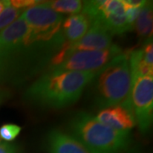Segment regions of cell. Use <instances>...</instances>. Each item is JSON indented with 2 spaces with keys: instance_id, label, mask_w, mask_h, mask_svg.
<instances>
[{
  "instance_id": "cell-4",
  "label": "cell",
  "mask_w": 153,
  "mask_h": 153,
  "mask_svg": "<svg viewBox=\"0 0 153 153\" xmlns=\"http://www.w3.org/2000/svg\"><path fill=\"white\" fill-rule=\"evenodd\" d=\"M70 128L90 153H122L130 142V132L112 129L86 111L74 115Z\"/></svg>"
},
{
  "instance_id": "cell-10",
  "label": "cell",
  "mask_w": 153,
  "mask_h": 153,
  "mask_svg": "<svg viewBox=\"0 0 153 153\" xmlns=\"http://www.w3.org/2000/svg\"><path fill=\"white\" fill-rule=\"evenodd\" d=\"M47 144L49 153H90L75 137L58 129L49 132Z\"/></svg>"
},
{
  "instance_id": "cell-3",
  "label": "cell",
  "mask_w": 153,
  "mask_h": 153,
  "mask_svg": "<svg viewBox=\"0 0 153 153\" xmlns=\"http://www.w3.org/2000/svg\"><path fill=\"white\" fill-rule=\"evenodd\" d=\"M129 54L122 52L96 73L94 79V104L98 108L123 105L133 111Z\"/></svg>"
},
{
  "instance_id": "cell-8",
  "label": "cell",
  "mask_w": 153,
  "mask_h": 153,
  "mask_svg": "<svg viewBox=\"0 0 153 153\" xmlns=\"http://www.w3.org/2000/svg\"><path fill=\"white\" fill-rule=\"evenodd\" d=\"M111 34L98 22H92L86 34L80 40L71 43L73 51H95L105 50L111 47Z\"/></svg>"
},
{
  "instance_id": "cell-2",
  "label": "cell",
  "mask_w": 153,
  "mask_h": 153,
  "mask_svg": "<svg viewBox=\"0 0 153 153\" xmlns=\"http://www.w3.org/2000/svg\"><path fill=\"white\" fill-rule=\"evenodd\" d=\"M97 72L48 71L27 88L24 99L46 108H63L76 102Z\"/></svg>"
},
{
  "instance_id": "cell-19",
  "label": "cell",
  "mask_w": 153,
  "mask_h": 153,
  "mask_svg": "<svg viewBox=\"0 0 153 153\" xmlns=\"http://www.w3.org/2000/svg\"><path fill=\"white\" fill-rule=\"evenodd\" d=\"M8 3H9V1H6V0L0 1V14L5 9L6 6L8 5Z\"/></svg>"
},
{
  "instance_id": "cell-13",
  "label": "cell",
  "mask_w": 153,
  "mask_h": 153,
  "mask_svg": "<svg viewBox=\"0 0 153 153\" xmlns=\"http://www.w3.org/2000/svg\"><path fill=\"white\" fill-rule=\"evenodd\" d=\"M52 10L57 13L76 15L82 11V2L80 0H55L47 2Z\"/></svg>"
},
{
  "instance_id": "cell-1",
  "label": "cell",
  "mask_w": 153,
  "mask_h": 153,
  "mask_svg": "<svg viewBox=\"0 0 153 153\" xmlns=\"http://www.w3.org/2000/svg\"><path fill=\"white\" fill-rule=\"evenodd\" d=\"M66 41L55 35L35 33L20 16L0 31V82L20 83L50 62Z\"/></svg>"
},
{
  "instance_id": "cell-9",
  "label": "cell",
  "mask_w": 153,
  "mask_h": 153,
  "mask_svg": "<svg viewBox=\"0 0 153 153\" xmlns=\"http://www.w3.org/2000/svg\"><path fill=\"white\" fill-rule=\"evenodd\" d=\"M95 117L102 124L117 131L129 132L136 125L133 111L123 105L101 109Z\"/></svg>"
},
{
  "instance_id": "cell-21",
  "label": "cell",
  "mask_w": 153,
  "mask_h": 153,
  "mask_svg": "<svg viewBox=\"0 0 153 153\" xmlns=\"http://www.w3.org/2000/svg\"><path fill=\"white\" fill-rule=\"evenodd\" d=\"M0 141H1V140H0Z\"/></svg>"
},
{
  "instance_id": "cell-11",
  "label": "cell",
  "mask_w": 153,
  "mask_h": 153,
  "mask_svg": "<svg viewBox=\"0 0 153 153\" xmlns=\"http://www.w3.org/2000/svg\"><path fill=\"white\" fill-rule=\"evenodd\" d=\"M92 22L84 14L72 15L62 23L61 33L63 38L68 43H75L86 34Z\"/></svg>"
},
{
  "instance_id": "cell-14",
  "label": "cell",
  "mask_w": 153,
  "mask_h": 153,
  "mask_svg": "<svg viewBox=\"0 0 153 153\" xmlns=\"http://www.w3.org/2000/svg\"><path fill=\"white\" fill-rule=\"evenodd\" d=\"M22 11L13 8L8 3V5L6 6L5 9L0 14V31L7 27L11 23L17 20Z\"/></svg>"
},
{
  "instance_id": "cell-7",
  "label": "cell",
  "mask_w": 153,
  "mask_h": 153,
  "mask_svg": "<svg viewBox=\"0 0 153 153\" xmlns=\"http://www.w3.org/2000/svg\"><path fill=\"white\" fill-rule=\"evenodd\" d=\"M21 17L35 33L47 35L60 33L64 21V16L52 10L47 2L23 10Z\"/></svg>"
},
{
  "instance_id": "cell-20",
  "label": "cell",
  "mask_w": 153,
  "mask_h": 153,
  "mask_svg": "<svg viewBox=\"0 0 153 153\" xmlns=\"http://www.w3.org/2000/svg\"><path fill=\"white\" fill-rule=\"evenodd\" d=\"M7 98V93L5 91H3V90H0V104L3 103Z\"/></svg>"
},
{
  "instance_id": "cell-6",
  "label": "cell",
  "mask_w": 153,
  "mask_h": 153,
  "mask_svg": "<svg viewBox=\"0 0 153 153\" xmlns=\"http://www.w3.org/2000/svg\"><path fill=\"white\" fill-rule=\"evenodd\" d=\"M121 53L122 49L117 45H112L105 50L72 51L60 65L48 71L98 72Z\"/></svg>"
},
{
  "instance_id": "cell-5",
  "label": "cell",
  "mask_w": 153,
  "mask_h": 153,
  "mask_svg": "<svg viewBox=\"0 0 153 153\" xmlns=\"http://www.w3.org/2000/svg\"><path fill=\"white\" fill-rule=\"evenodd\" d=\"M131 105L136 124L142 134L150 131L153 121V77H132Z\"/></svg>"
},
{
  "instance_id": "cell-17",
  "label": "cell",
  "mask_w": 153,
  "mask_h": 153,
  "mask_svg": "<svg viewBox=\"0 0 153 153\" xmlns=\"http://www.w3.org/2000/svg\"><path fill=\"white\" fill-rule=\"evenodd\" d=\"M20 146L15 144L4 142L0 144V153H20Z\"/></svg>"
},
{
  "instance_id": "cell-18",
  "label": "cell",
  "mask_w": 153,
  "mask_h": 153,
  "mask_svg": "<svg viewBox=\"0 0 153 153\" xmlns=\"http://www.w3.org/2000/svg\"><path fill=\"white\" fill-rule=\"evenodd\" d=\"M126 4L132 7V8H137V9H140L143 6L146 4V1H142V0H124Z\"/></svg>"
},
{
  "instance_id": "cell-16",
  "label": "cell",
  "mask_w": 153,
  "mask_h": 153,
  "mask_svg": "<svg viewBox=\"0 0 153 153\" xmlns=\"http://www.w3.org/2000/svg\"><path fill=\"white\" fill-rule=\"evenodd\" d=\"M42 3V1H38V0H12L9 1L10 5L12 6L13 8L17 9V10H27L28 8H31L33 6Z\"/></svg>"
},
{
  "instance_id": "cell-15",
  "label": "cell",
  "mask_w": 153,
  "mask_h": 153,
  "mask_svg": "<svg viewBox=\"0 0 153 153\" xmlns=\"http://www.w3.org/2000/svg\"><path fill=\"white\" fill-rule=\"evenodd\" d=\"M22 131V127L14 123H6L0 127V139L6 142L14 140Z\"/></svg>"
},
{
  "instance_id": "cell-12",
  "label": "cell",
  "mask_w": 153,
  "mask_h": 153,
  "mask_svg": "<svg viewBox=\"0 0 153 153\" xmlns=\"http://www.w3.org/2000/svg\"><path fill=\"white\" fill-rule=\"evenodd\" d=\"M152 2L146 1L140 9L134 27L140 38L152 39Z\"/></svg>"
}]
</instances>
